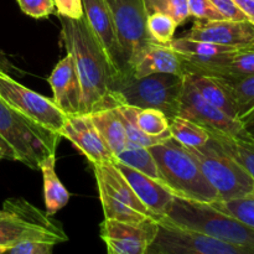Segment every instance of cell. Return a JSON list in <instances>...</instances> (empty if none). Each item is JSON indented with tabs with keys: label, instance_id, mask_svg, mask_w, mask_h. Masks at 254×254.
<instances>
[{
	"label": "cell",
	"instance_id": "cell-1",
	"mask_svg": "<svg viewBox=\"0 0 254 254\" xmlns=\"http://www.w3.org/2000/svg\"><path fill=\"white\" fill-rule=\"evenodd\" d=\"M61 40L71 55L82 89V113L117 107L113 101L116 72L89 29L86 17L69 19L59 15Z\"/></svg>",
	"mask_w": 254,
	"mask_h": 254
},
{
	"label": "cell",
	"instance_id": "cell-2",
	"mask_svg": "<svg viewBox=\"0 0 254 254\" xmlns=\"http://www.w3.org/2000/svg\"><path fill=\"white\" fill-rule=\"evenodd\" d=\"M148 149L158 166L161 183L176 197L205 203L220 200L217 191L201 171L197 160L175 139L169 138Z\"/></svg>",
	"mask_w": 254,
	"mask_h": 254
},
{
	"label": "cell",
	"instance_id": "cell-3",
	"mask_svg": "<svg viewBox=\"0 0 254 254\" xmlns=\"http://www.w3.org/2000/svg\"><path fill=\"white\" fill-rule=\"evenodd\" d=\"M159 221L254 251V228L210 203L175 197L168 215Z\"/></svg>",
	"mask_w": 254,
	"mask_h": 254
},
{
	"label": "cell",
	"instance_id": "cell-4",
	"mask_svg": "<svg viewBox=\"0 0 254 254\" xmlns=\"http://www.w3.org/2000/svg\"><path fill=\"white\" fill-rule=\"evenodd\" d=\"M2 206L0 210V246L11 248L26 241L56 246L68 241L60 221L25 198H7Z\"/></svg>",
	"mask_w": 254,
	"mask_h": 254
},
{
	"label": "cell",
	"instance_id": "cell-5",
	"mask_svg": "<svg viewBox=\"0 0 254 254\" xmlns=\"http://www.w3.org/2000/svg\"><path fill=\"white\" fill-rule=\"evenodd\" d=\"M185 77L174 73H154L145 77L124 74L113 84L117 107L133 106L163 112L169 121L178 116Z\"/></svg>",
	"mask_w": 254,
	"mask_h": 254
},
{
	"label": "cell",
	"instance_id": "cell-6",
	"mask_svg": "<svg viewBox=\"0 0 254 254\" xmlns=\"http://www.w3.org/2000/svg\"><path fill=\"white\" fill-rule=\"evenodd\" d=\"M0 138L20 161L32 170H40L42 161L56 154L61 136L39 126L15 111L0 97Z\"/></svg>",
	"mask_w": 254,
	"mask_h": 254
},
{
	"label": "cell",
	"instance_id": "cell-7",
	"mask_svg": "<svg viewBox=\"0 0 254 254\" xmlns=\"http://www.w3.org/2000/svg\"><path fill=\"white\" fill-rule=\"evenodd\" d=\"M220 200L254 196V180L247 171L210 138L203 146L189 149Z\"/></svg>",
	"mask_w": 254,
	"mask_h": 254
},
{
	"label": "cell",
	"instance_id": "cell-8",
	"mask_svg": "<svg viewBox=\"0 0 254 254\" xmlns=\"http://www.w3.org/2000/svg\"><path fill=\"white\" fill-rule=\"evenodd\" d=\"M113 16L126 74L141 51L151 42L148 31V12L144 0H107Z\"/></svg>",
	"mask_w": 254,
	"mask_h": 254
},
{
	"label": "cell",
	"instance_id": "cell-9",
	"mask_svg": "<svg viewBox=\"0 0 254 254\" xmlns=\"http://www.w3.org/2000/svg\"><path fill=\"white\" fill-rule=\"evenodd\" d=\"M0 97L22 116L57 134L66 121L67 116L51 98L27 88L5 72H0Z\"/></svg>",
	"mask_w": 254,
	"mask_h": 254
},
{
	"label": "cell",
	"instance_id": "cell-10",
	"mask_svg": "<svg viewBox=\"0 0 254 254\" xmlns=\"http://www.w3.org/2000/svg\"><path fill=\"white\" fill-rule=\"evenodd\" d=\"M178 116L195 122L202 128L207 129L210 133L254 141L238 119L232 118L220 108L205 101L186 78L184 82Z\"/></svg>",
	"mask_w": 254,
	"mask_h": 254
},
{
	"label": "cell",
	"instance_id": "cell-11",
	"mask_svg": "<svg viewBox=\"0 0 254 254\" xmlns=\"http://www.w3.org/2000/svg\"><path fill=\"white\" fill-rule=\"evenodd\" d=\"M154 245L171 254H254V251L158 221Z\"/></svg>",
	"mask_w": 254,
	"mask_h": 254
},
{
	"label": "cell",
	"instance_id": "cell-12",
	"mask_svg": "<svg viewBox=\"0 0 254 254\" xmlns=\"http://www.w3.org/2000/svg\"><path fill=\"white\" fill-rule=\"evenodd\" d=\"M159 225L156 221L128 223L104 220L101 223V238L107 254H146L155 241Z\"/></svg>",
	"mask_w": 254,
	"mask_h": 254
},
{
	"label": "cell",
	"instance_id": "cell-13",
	"mask_svg": "<svg viewBox=\"0 0 254 254\" xmlns=\"http://www.w3.org/2000/svg\"><path fill=\"white\" fill-rule=\"evenodd\" d=\"M82 6L83 16L86 17L89 29L96 36L112 68L116 72V79L126 74V66L117 39L113 16L107 0H82Z\"/></svg>",
	"mask_w": 254,
	"mask_h": 254
},
{
	"label": "cell",
	"instance_id": "cell-14",
	"mask_svg": "<svg viewBox=\"0 0 254 254\" xmlns=\"http://www.w3.org/2000/svg\"><path fill=\"white\" fill-rule=\"evenodd\" d=\"M59 134L61 138L71 141L91 161L92 165L116 161V158L92 122L89 113L67 116Z\"/></svg>",
	"mask_w": 254,
	"mask_h": 254
},
{
	"label": "cell",
	"instance_id": "cell-15",
	"mask_svg": "<svg viewBox=\"0 0 254 254\" xmlns=\"http://www.w3.org/2000/svg\"><path fill=\"white\" fill-rule=\"evenodd\" d=\"M181 36L246 50L254 40V25L248 20H197Z\"/></svg>",
	"mask_w": 254,
	"mask_h": 254
},
{
	"label": "cell",
	"instance_id": "cell-16",
	"mask_svg": "<svg viewBox=\"0 0 254 254\" xmlns=\"http://www.w3.org/2000/svg\"><path fill=\"white\" fill-rule=\"evenodd\" d=\"M114 164L127 179L139 200L155 216L156 221L165 217L176 197L173 191L161 181L150 178L121 161L116 160Z\"/></svg>",
	"mask_w": 254,
	"mask_h": 254
},
{
	"label": "cell",
	"instance_id": "cell-17",
	"mask_svg": "<svg viewBox=\"0 0 254 254\" xmlns=\"http://www.w3.org/2000/svg\"><path fill=\"white\" fill-rule=\"evenodd\" d=\"M47 82L54 94L52 101L66 116L82 113L81 83L71 55L66 54L55 66Z\"/></svg>",
	"mask_w": 254,
	"mask_h": 254
},
{
	"label": "cell",
	"instance_id": "cell-18",
	"mask_svg": "<svg viewBox=\"0 0 254 254\" xmlns=\"http://www.w3.org/2000/svg\"><path fill=\"white\" fill-rule=\"evenodd\" d=\"M154 73H174L184 76V57L174 51L169 45L151 42L139 54L127 74L133 77H145Z\"/></svg>",
	"mask_w": 254,
	"mask_h": 254
},
{
	"label": "cell",
	"instance_id": "cell-19",
	"mask_svg": "<svg viewBox=\"0 0 254 254\" xmlns=\"http://www.w3.org/2000/svg\"><path fill=\"white\" fill-rule=\"evenodd\" d=\"M93 170L94 176H96L97 188L99 191H104L113 198L121 201L122 203H126L134 210L141 212L143 215L156 220L155 216L139 200L136 193L134 192L131 186L127 181V179L116 166L114 161L97 164V165H93Z\"/></svg>",
	"mask_w": 254,
	"mask_h": 254
},
{
	"label": "cell",
	"instance_id": "cell-20",
	"mask_svg": "<svg viewBox=\"0 0 254 254\" xmlns=\"http://www.w3.org/2000/svg\"><path fill=\"white\" fill-rule=\"evenodd\" d=\"M89 116L103 138L104 143L107 144L114 158H117L129 145L128 134L119 108L111 107V108L99 109L93 113H89Z\"/></svg>",
	"mask_w": 254,
	"mask_h": 254
},
{
	"label": "cell",
	"instance_id": "cell-21",
	"mask_svg": "<svg viewBox=\"0 0 254 254\" xmlns=\"http://www.w3.org/2000/svg\"><path fill=\"white\" fill-rule=\"evenodd\" d=\"M184 76L205 101L220 108L232 118L238 119L235 102L222 79L198 72H186Z\"/></svg>",
	"mask_w": 254,
	"mask_h": 254
},
{
	"label": "cell",
	"instance_id": "cell-22",
	"mask_svg": "<svg viewBox=\"0 0 254 254\" xmlns=\"http://www.w3.org/2000/svg\"><path fill=\"white\" fill-rule=\"evenodd\" d=\"M56 154L50 155L40 165L44 178V200L45 212L49 216H55L60 210L64 207L69 201V192L57 176Z\"/></svg>",
	"mask_w": 254,
	"mask_h": 254
},
{
	"label": "cell",
	"instance_id": "cell-23",
	"mask_svg": "<svg viewBox=\"0 0 254 254\" xmlns=\"http://www.w3.org/2000/svg\"><path fill=\"white\" fill-rule=\"evenodd\" d=\"M123 116L128 117L143 133L150 136H160L170 133V121L159 109L138 108L133 106L118 107Z\"/></svg>",
	"mask_w": 254,
	"mask_h": 254
},
{
	"label": "cell",
	"instance_id": "cell-24",
	"mask_svg": "<svg viewBox=\"0 0 254 254\" xmlns=\"http://www.w3.org/2000/svg\"><path fill=\"white\" fill-rule=\"evenodd\" d=\"M169 46L186 59L195 60H210L218 56H223V55H232L241 51V49H238V47L223 46V45L188 39V37L184 36L174 39L169 44Z\"/></svg>",
	"mask_w": 254,
	"mask_h": 254
},
{
	"label": "cell",
	"instance_id": "cell-25",
	"mask_svg": "<svg viewBox=\"0 0 254 254\" xmlns=\"http://www.w3.org/2000/svg\"><path fill=\"white\" fill-rule=\"evenodd\" d=\"M221 149L235 159L254 180V141L233 138L223 134L210 133Z\"/></svg>",
	"mask_w": 254,
	"mask_h": 254
},
{
	"label": "cell",
	"instance_id": "cell-26",
	"mask_svg": "<svg viewBox=\"0 0 254 254\" xmlns=\"http://www.w3.org/2000/svg\"><path fill=\"white\" fill-rule=\"evenodd\" d=\"M170 133L171 138L188 149L203 146L211 138L207 129L180 116H176L170 121Z\"/></svg>",
	"mask_w": 254,
	"mask_h": 254
},
{
	"label": "cell",
	"instance_id": "cell-27",
	"mask_svg": "<svg viewBox=\"0 0 254 254\" xmlns=\"http://www.w3.org/2000/svg\"><path fill=\"white\" fill-rule=\"evenodd\" d=\"M116 160L121 161V163L126 164L150 178L161 181L158 166H156L155 160L148 148L129 143V145L117 156Z\"/></svg>",
	"mask_w": 254,
	"mask_h": 254
},
{
	"label": "cell",
	"instance_id": "cell-28",
	"mask_svg": "<svg viewBox=\"0 0 254 254\" xmlns=\"http://www.w3.org/2000/svg\"><path fill=\"white\" fill-rule=\"evenodd\" d=\"M218 78V77H217ZM232 96L240 121L254 107V74L243 78H221Z\"/></svg>",
	"mask_w": 254,
	"mask_h": 254
},
{
	"label": "cell",
	"instance_id": "cell-29",
	"mask_svg": "<svg viewBox=\"0 0 254 254\" xmlns=\"http://www.w3.org/2000/svg\"><path fill=\"white\" fill-rule=\"evenodd\" d=\"M99 200H101L102 208H103L104 220H114L121 222L128 223H140L144 221H151L154 218L143 215L139 211L134 210L130 206L122 203L121 201L116 200L104 191H99ZM156 221V220H154Z\"/></svg>",
	"mask_w": 254,
	"mask_h": 254
},
{
	"label": "cell",
	"instance_id": "cell-30",
	"mask_svg": "<svg viewBox=\"0 0 254 254\" xmlns=\"http://www.w3.org/2000/svg\"><path fill=\"white\" fill-rule=\"evenodd\" d=\"M210 205H212L216 210L227 213L254 228V196L231 198V200H218Z\"/></svg>",
	"mask_w": 254,
	"mask_h": 254
},
{
	"label": "cell",
	"instance_id": "cell-31",
	"mask_svg": "<svg viewBox=\"0 0 254 254\" xmlns=\"http://www.w3.org/2000/svg\"><path fill=\"white\" fill-rule=\"evenodd\" d=\"M144 5L148 15L161 12L173 17L175 22L183 25L190 19L188 0H144Z\"/></svg>",
	"mask_w": 254,
	"mask_h": 254
},
{
	"label": "cell",
	"instance_id": "cell-32",
	"mask_svg": "<svg viewBox=\"0 0 254 254\" xmlns=\"http://www.w3.org/2000/svg\"><path fill=\"white\" fill-rule=\"evenodd\" d=\"M148 31L151 39L158 44L169 45L175 39V31L178 24L171 16L161 12H154L148 15Z\"/></svg>",
	"mask_w": 254,
	"mask_h": 254
},
{
	"label": "cell",
	"instance_id": "cell-33",
	"mask_svg": "<svg viewBox=\"0 0 254 254\" xmlns=\"http://www.w3.org/2000/svg\"><path fill=\"white\" fill-rule=\"evenodd\" d=\"M20 9L27 16L34 19H44L55 11L54 0H16Z\"/></svg>",
	"mask_w": 254,
	"mask_h": 254
},
{
	"label": "cell",
	"instance_id": "cell-34",
	"mask_svg": "<svg viewBox=\"0 0 254 254\" xmlns=\"http://www.w3.org/2000/svg\"><path fill=\"white\" fill-rule=\"evenodd\" d=\"M190 16L197 20H223V15L210 0H188Z\"/></svg>",
	"mask_w": 254,
	"mask_h": 254
},
{
	"label": "cell",
	"instance_id": "cell-35",
	"mask_svg": "<svg viewBox=\"0 0 254 254\" xmlns=\"http://www.w3.org/2000/svg\"><path fill=\"white\" fill-rule=\"evenodd\" d=\"M57 15L69 17V19H79L83 16V6L82 0H54Z\"/></svg>",
	"mask_w": 254,
	"mask_h": 254
},
{
	"label": "cell",
	"instance_id": "cell-36",
	"mask_svg": "<svg viewBox=\"0 0 254 254\" xmlns=\"http://www.w3.org/2000/svg\"><path fill=\"white\" fill-rule=\"evenodd\" d=\"M216 9L223 15L227 20H235V21H247V16L240 10V7L235 4L233 0H210Z\"/></svg>",
	"mask_w": 254,
	"mask_h": 254
},
{
	"label": "cell",
	"instance_id": "cell-37",
	"mask_svg": "<svg viewBox=\"0 0 254 254\" xmlns=\"http://www.w3.org/2000/svg\"><path fill=\"white\" fill-rule=\"evenodd\" d=\"M241 11L247 16L248 21L254 25V0H233Z\"/></svg>",
	"mask_w": 254,
	"mask_h": 254
},
{
	"label": "cell",
	"instance_id": "cell-38",
	"mask_svg": "<svg viewBox=\"0 0 254 254\" xmlns=\"http://www.w3.org/2000/svg\"><path fill=\"white\" fill-rule=\"evenodd\" d=\"M14 71H16V67L11 64L6 54L2 50H0V72H5V73L10 74V72Z\"/></svg>",
	"mask_w": 254,
	"mask_h": 254
},
{
	"label": "cell",
	"instance_id": "cell-39",
	"mask_svg": "<svg viewBox=\"0 0 254 254\" xmlns=\"http://www.w3.org/2000/svg\"><path fill=\"white\" fill-rule=\"evenodd\" d=\"M55 245L47 242H39L36 246L34 254H52Z\"/></svg>",
	"mask_w": 254,
	"mask_h": 254
},
{
	"label": "cell",
	"instance_id": "cell-40",
	"mask_svg": "<svg viewBox=\"0 0 254 254\" xmlns=\"http://www.w3.org/2000/svg\"><path fill=\"white\" fill-rule=\"evenodd\" d=\"M0 146H1V148L4 149L5 155H6V159H7V160L16 161V160H15V154H14V151H12L11 149H10V146L7 145V144L5 143V141L2 140L1 138H0Z\"/></svg>",
	"mask_w": 254,
	"mask_h": 254
},
{
	"label": "cell",
	"instance_id": "cell-41",
	"mask_svg": "<svg viewBox=\"0 0 254 254\" xmlns=\"http://www.w3.org/2000/svg\"><path fill=\"white\" fill-rule=\"evenodd\" d=\"M146 254H171V253L166 252V251H164L163 248H160L159 246L154 245V243H153V245L149 247V250H148V252H146Z\"/></svg>",
	"mask_w": 254,
	"mask_h": 254
},
{
	"label": "cell",
	"instance_id": "cell-42",
	"mask_svg": "<svg viewBox=\"0 0 254 254\" xmlns=\"http://www.w3.org/2000/svg\"><path fill=\"white\" fill-rule=\"evenodd\" d=\"M2 159H6V155H5V151L4 149L0 146V160H2Z\"/></svg>",
	"mask_w": 254,
	"mask_h": 254
},
{
	"label": "cell",
	"instance_id": "cell-43",
	"mask_svg": "<svg viewBox=\"0 0 254 254\" xmlns=\"http://www.w3.org/2000/svg\"><path fill=\"white\" fill-rule=\"evenodd\" d=\"M9 250V247H5V246H0V254H5Z\"/></svg>",
	"mask_w": 254,
	"mask_h": 254
},
{
	"label": "cell",
	"instance_id": "cell-44",
	"mask_svg": "<svg viewBox=\"0 0 254 254\" xmlns=\"http://www.w3.org/2000/svg\"><path fill=\"white\" fill-rule=\"evenodd\" d=\"M246 50H250V51H254V40L252 41V44L250 45V47H248V49H246Z\"/></svg>",
	"mask_w": 254,
	"mask_h": 254
}]
</instances>
